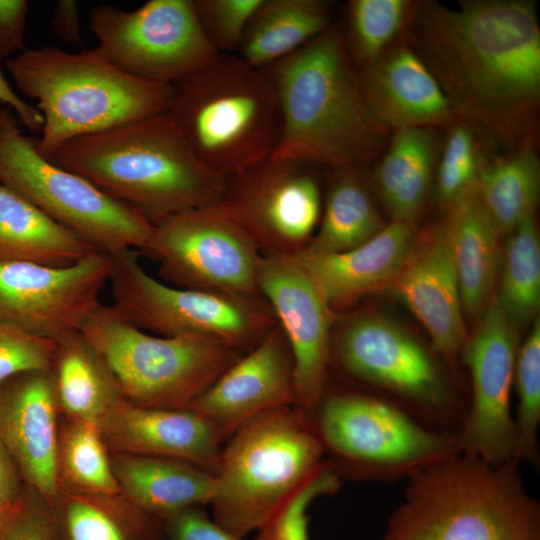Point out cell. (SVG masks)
<instances>
[{
  "label": "cell",
  "mask_w": 540,
  "mask_h": 540,
  "mask_svg": "<svg viewBox=\"0 0 540 540\" xmlns=\"http://www.w3.org/2000/svg\"><path fill=\"white\" fill-rule=\"evenodd\" d=\"M404 38L459 121L510 148L538 142L540 26L533 1H418Z\"/></svg>",
  "instance_id": "cell-1"
},
{
  "label": "cell",
  "mask_w": 540,
  "mask_h": 540,
  "mask_svg": "<svg viewBox=\"0 0 540 540\" xmlns=\"http://www.w3.org/2000/svg\"><path fill=\"white\" fill-rule=\"evenodd\" d=\"M264 70L275 87L281 118L271 158L334 169L361 167L383 154L391 130L363 97L340 25L332 23Z\"/></svg>",
  "instance_id": "cell-2"
},
{
  "label": "cell",
  "mask_w": 540,
  "mask_h": 540,
  "mask_svg": "<svg viewBox=\"0 0 540 540\" xmlns=\"http://www.w3.org/2000/svg\"><path fill=\"white\" fill-rule=\"evenodd\" d=\"M46 158L153 225L220 202L226 189V180L194 156L167 112L74 138Z\"/></svg>",
  "instance_id": "cell-3"
},
{
  "label": "cell",
  "mask_w": 540,
  "mask_h": 540,
  "mask_svg": "<svg viewBox=\"0 0 540 540\" xmlns=\"http://www.w3.org/2000/svg\"><path fill=\"white\" fill-rule=\"evenodd\" d=\"M520 463L460 452L418 471L379 540H540V503Z\"/></svg>",
  "instance_id": "cell-4"
},
{
  "label": "cell",
  "mask_w": 540,
  "mask_h": 540,
  "mask_svg": "<svg viewBox=\"0 0 540 540\" xmlns=\"http://www.w3.org/2000/svg\"><path fill=\"white\" fill-rule=\"evenodd\" d=\"M166 112L194 156L225 180L271 158L280 137L270 77L237 54H218L169 85Z\"/></svg>",
  "instance_id": "cell-5"
},
{
  "label": "cell",
  "mask_w": 540,
  "mask_h": 540,
  "mask_svg": "<svg viewBox=\"0 0 540 540\" xmlns=\"http://www.w3.org/2000/svg\"><path fill=\"white\" fill-rule=\"evenodd\" d=\"M18 89L44 118L36 148L48 157L77 137L167 111L169 86L131 76L96 48L25 50L5 62Z\"/></svg>",
  "instance_id": "cell-6"
},
{
  "label": "cell",
  "mask_w": 540,
  "mask_h": 540,
  "mask_svg": "<svg viewBox=\"0 0 540 540\" xmlns=\"http://www.w3.org/2000/svg\"><path fill=\"white\" fill-rule=\"evenodd\" d=\"M324 453L309 416L295 406L248 420L222 447L212 518L239 538L258 531L324 462Z\"/></svg>",
  "instance_id": "cell-7"
},
{
  "label": "cell",
  "mask_w": 540,
  "mask_h": 540,
  "mask_svg": "<svg viewBox=\"0 0 540 540\" xmlns=\"http://www.w3.org/2000/svg\"><path fill=\"white\" fill-rule=\"evenodd\" d=\"M80 331L114 372L124 398L156 409H188L241 356L200 335L155 336L100 304Z\"/></svg>",
  "instance_id": "cell-8"
},
{
  "label": "cell",
  "mask_w": 540,
  "mask_h": 540,
  "mask_svg": "<svg viewBox=\"0 0 540 540\" xmlns=\"http://www.w3.org/2000/svg\"><path fill=\"white\" fill-rule=\"evenodd\" d=\"M311 423L325 452L362 479L395 481L462 452L456 435L432 429L392 402L358 392L323 394Z\"/></svg>",
  "instance_id": "cell-9"
},
{
  "label": "cell",
  "mask_w": 540,
  "mask_h": 540,
  "mask_svg": "<svg viewBox=\"0 0 540 540\" xmlns=\"http://www.w3.org/2000/svg\"><path fill=\"white\" fill-rule=\"evenodd\" d=\"M18 119L0 109V183L99 253L142 250L154 225L138 210L43 157Z\"/></svg>",
  "instance_id": "cell-10"
},
{
  "label": "cell",
  "mask_w": 540,
  "mask_h": 540,
  "mask_svg": "<svg viewBox=\"0 0 540 540\" xmlns=\"http://www.w3.org/2000/svg\"><path fill=\"white\" fill-rule=\"evenodd\" d=\"M108 282L116 310L137 328L160 336H206L243 351L277 323L265 299L178 288L152 277L134 249L111 255Z\"/></svg>",
  "instance_id": "cell-11"
},
{
  "label": "cell",
  "mask_w": 540,
  "mask_h": 540,
  "mask_svg": "<svg viewBox=\"0 0 540 540\" xmlns=\"http://www.w3.org/2000/svg\"><path fill=\"white\" fill-rule=\"evenodd\" d=\"M335 352L351 377L393 395L422 424L457 436L466 409L431 351L402 327L381 316H355L340 329Z\"/></svg>",
  "instance_id": "cell-12"
},
{
  "label": "cell",
  "mask_w": 540,
  "mask_h": 540,
  "mask_svg": "<svg viewBox=\"0 0 540 540\" xmlns=\"http://www.w3.org/2000/svg\"><path fill=\"white\" fill-rule=\"evenodd\" d=\"M142 251L168 285L264 299L257 282L262 253L221 201L154 225Z\"/></svg>",
  "instance_id": "cell-13"
},
{
  "label": "cell",
  "mask_w": 540,
  "mask_h": 540,
  "mask_svg": "<svg viewBox=\"0 0 540 540\" xmlns=\"http://www.w3.org/2000/svg\"><path fill=\"white\" fill-rule=\"evenodd\" d=\"M97 50L136 78L169 86L219 53L205 36L193 0H150L133 11L102 4L89 12Z\"/></svg>",
  "instance_id": "cell-14"
},
{
  "label": "cell",
  "mask_w": 540,
  "mask_h": 540,
  "mask_svg": "<svg viewBox=\"0 0 540 540\" xmlns=\"http://www.w3.org/2000/svg\"><path fill=\"white\" fill-rule=\"evenodd\" d=\"M312 167L269 158L226 180L221 203L262 254L296 255L307 249L323 205Z\"/></svg>",
  "instance_id": "cell-15"
},
{
  "label": "cell",
  "mask_w": 540,
  "mask_h": 540,
  "mask_svg": "<svg viewBox=\"0 0 540 540\" xmlns=\"http://www.w3.org/2000/svg\"><path fill=\"white\" fill-rule=\"evenodd\" d=\"M518 331L493 296L460 352L472 390L457 438L462 452L493 464L518 460L510 403Z\"/></svg>",
  "instance_id": "cell-16"
},
{
  "label": "cell",
  "mask_w": 540,
  "mask_h": 540,
  "mask_svg": "<svg viewBox=\"0 0 540 540\" xmlns=\"http://www.w3.org/2000/svg\"><path fill=\"white\" fill-rule=\"evenodd\" d=\"M110 270L105 253L63 267L0 261V324L51 340L78 331L101 304Z\"/></svg>",
  "instance_id": "cell-17"
},
{
  "label": "cell",
  "mask_w": 540,
  "mask_h": 540,
  "mask_svg": "<svg viewBox=\"0 0 540 540\" xmlns=\"http://www.w3.org/2000/svg\"><path fill=\"white\" fill-rule=\"evenodd\" d=\"M257 282L292 352L296 407L310 414L325 393L333 310L296 255L262 254Z\"/></svg>",
  "instance_id": "cell-18"
},
{
  "label": "cell",
  "mask_w": 540,
  "mask_h": 540,
  "mask_svg": "<svg viewBox=\"0 0 540 540\" xmlns=\"http://www.w3.org/2000/svg\"><path fill=\"white\" fill-rule=\"evenodd\" d=\"M286 406L296 407L294 361L276 323L188 409L211 420L227 439L248 420Z\"/></svg>",
  "instance_id": "cell-19"
},
{
  "label": "cell",
  "mask_w": 540,
  "mask_h": 540,
  "mask_svg": "<svg viewBox=\"0 0 540 540\" xmlns=\"http://www.w3.org/2000/svg\"><path fill=\"white\" fill-rule=\"evenodd\" d=\"M59 418L52 369L27 371L0 382V437L25 484L47 504L59 489Z\"/></svg>",
  "instance_id": "cell-20"
},
{
  "label": "cell",
  "mask_w": 540,
  "mask_h": 540,
  "mask_svg": "<svg viewBox=\"0 0 540 540\" xmlns=\"http://www.w3.org/2000/svg\"><path fill=\"white\" fill-rule=\"evenodd\" d=\"M98 427L110 453L180 460L214 474L226 440L211 420L194 410L145 408L126 399Z\"/></svg>",
  "instance_id": "cell-21"
},
{
  "label": "cell",
  "mask_w": 540,
  "mask_h": 540,
  "mask_svg": "<svg viewBox=\"0 0 540 540\" xmlns=\"http://www.w3.org/2000/svg\"><path fill=\"white\" fill-rule=\"evenodd\" d=\"M363 97L374 116L397 128H448L459 121L438 81L404 36L358 70Z\"/></svg>",
  "instance_id": "cell-22"
},
{
  "label": "cell",
  "mask_w": 540,
  "mask_h": 540,
  "mask_svg": "<svg viewBox=\"0 0 540 540\" xmlns=\"http://www.w3.org/2000/svg\"><path fill=\"white\" fill-rule=\"evenodd\" d=\"M392 287L426 329L434 351L454 363L467 336L458 278L442 225L418 238Z\"/></svg>",
  "instance_id": "cell-23"
},
{
  "label": "cell",
  "mask_w": 540,
  "mask_h": 540,
  "mask_svg": "<svg viewBox=\"0 0 540 540\" xmlns=\"http://www.w3.org/2000/svg\"><path fill=\"white\" fill-rule=\"evenodd\" d=\"M418 238L413 224L392 221L351 250L337 254L302 251L296 256L334 311L392 286Z\"/></svg>",
  "instance_id": "cell-24"
},
{
  "label": "cell",
  "mask_w": 540,
  "mask_h": 540,
  "mask_svg": "<svg viewBox=\"0 0 540 540\" xmlns=\"http://www.w3.org/2000/svg\"><path fill=\"white\" fill-rule=\"evenodd\" d=\"M455 266L462 307L479 317L493 298L501 263L500 237L476 184L447 207L442 225Z\"/></svg>",
  "instance_id": "cell-25"
},
{
  "label": "cell",
  "mask_w": 540,
  "mask_h": 540,
  "mask_svg": "<svg viewBox=\"0 0 540 540\" xmlns=\"http://www.w3.org/2000/svg\"><path fill=\"white\" fill-rule=\"evenodd\" d=\"M121 493L162 523L180 511L210 504L215 474L180 460L110 453Z\"/></svg>",
  "instance_id": "cell-26"
},
{
  "label": "cell",
  "mask_w": 540,
  "mask_h": 540,
  "mask_svg": "<svg viewBox=\"0 0 540 540\" xmlns=\"http://www.w3.org/2000/svg\"><path fill=\"white\" fill-rule=\"evenodd\" d=\"M438 132L412 127L391 131L368 183L392 221L414 224L420 216L442 145Z\"/></svg>",
  "instance_id": "cell-27"
},
{
  "label": "cell",
  "mask_w": 540,
  "mask_h": 540,
  "mask_svg": "<svg viewBox=\"0 0 540 540\" xmlns=\"http://www.w3.org/2000/svg\"><path fill=\"white\" fill-rule=\"evenodd\" d=\"M51 369L63 418L98 426L125 399L111 367L80 330L56 340Z\"/></svg>",
  "instance_id": "cell-28"
},
{
  "label": "cell",
  "mask_w": 540,
  "mask_h": 540,
  "mask_svg": "<svg viewBox=\"0 0 540 540\" xmlns=\"http://www.w3.org/2000/svg\"><path fill=\"white\" fill-rule=\"evenodd\" d=\"M61 540H162L163 523L122 493L101 494L59 486L47 504Z\"/></svg>",
  "instance_id": "cell-29"
},
{
  "label": "cell",
  "mask_w": 540,
  "mask_h": 540,
  "mask_svg": "<svg viewBox=\"0 0 540 540\" xmlns=\"http://www.w3.org/2000/svg\"><path fill=\"white\" fill-rule=\"evenodd\" d=\"M93 253L99 252L0 183V261L63 267Z\"/></svg>",
  "instance_id": "cell-30"
},
{
  "label": "cell",
  "mask_w": 540,
  "mask_h": 540,
  "mask_svg": "<svg viewBox=\"0 0 540 540\" xmlns=\"http://www.w3.org/2000/svg\"><path fill=\"white\" fill-rule=\"evenodd\" d=\"M323 0H262L246 28L237 55L259 69L288 57L332 24Z\"/></svg>",
  "instance_id": "cell-31"
},
{
  "label": "cell",
  "mask_w": 540,
  "mask_h": 540,
  "mask_svg": "<svg viewBox=\"0 0 540 540\" xmlns=\"http://www.w3.org/2000/svg\"><path fill=\"white\" fill-rule=\"evenodd\" d=\"M317 230L306 250L337 254L358 247L386 225L360 167L333 169Z\"/></svg>",
  "instance_id": "cell-32"
},
{
  "label": "cell",
  "mask_w": 540,
  "mask_h": 540,
  "mask_svg": "<svg viewBox=\"0 0 540 540\" xmlns=\"http://www.w3.org/2000/svg\"><path fill=\"white\" fill-rule=\"evenodd\" d=\"M504 155H483L476 187L502 236L535 215L540 193L537 142H526Z\"/></svg>",
  "instance_id": "cell-33"
},
{
  "label": "cell",
  "mask_w": 540,
  "mask_h": 540,
  "mask_svg": "<svg viewBox=\"0 0 540 540\" xmlns=\"http://www.w3.org/2000/svg\"><path fill=\"white\" fill-rule=\"evenodd\" d=\"M57 470L59 486L90 493H121L110 452L94 423L60 416Z\"/></svg>",
  "instance_id": "cell-34"
},
{
  "label": "cell",
  "mask_w": 540,
  "mask_h": 540,
  "mask_svg": "<svg viewBox=\"0 0 540 540\" xmlns=\"http://www.w3.org/2000/svg\"><path fill=\"white\" fill-rule=\"evenodd\" d=\"M507 236L499 291L494 297L519 329L536 318L540 305V242L535 215Z\"/></svg>",
  "instance_id": "cell-35"
},
{
  "label": "cell",
  "mask_w": 540,
  "mask_h": 540,
  "mask_svg": "<svg viewBox=\"0 0 540 540\" xmlns=\"http://www.w3.org/2000/svg\"><path fill=\"white\" fill-rule=\"evenodd\" d=\"M418 1L350 0L343 38L358 70L369 65L403 38Z\"/></svg>",
  "instance_id": "cell-36"
},
{
  "label": "cell",
  "mask_w": 540,
  "mask_h": 540,
  "mask_svg": "<svg viewBox=\"0 0 540 540\" xmlns=\"http://www.w3.org/2000/svg\"><path fill=\"white\" fill-rule=\"evenodd\" d=\"M517 394L514 415L516 458L535 468L540 465L538 430L540 425V320L535 318L526 339L520 344L514 368Z\"/></svg>",
  "instance_id": "cell-37"
},
{
  "label": "cell",
  "mask_w": 540,
  "mask_h": 540,
  "mask_svg": "<svg viewBox=\"0 0 540 540\" xmlns=\"http://www.w3.org/2000/svg\"><path fill=\"white\" fill-rule=\"evenodd\" d=\"M446 129L436 165L435 184L437 198L447 208L476 184L483 154L478 133L472 127L457 121Z\"/></svg>",
  "instance_id": "cell-38"
},
{
  "label": "cell",
  "mask_w": 540,
  "mask_h": 540,
  "mask_svg": "<svg viewBox=\"0 0 540 540\" xmlns=\"http://www.w3.org/2000/svg\"><path fill=\"white\" fill-rule=\"evenodd\" d=\"M340 486V475L324 461L257 531L255 540H309L308 508L317 498L334 494Z\"/></svg>",
  "instance_id": "cell-39"
},
{
  "label": "cell",
  "mask_w": 540,
  "mask_h": 540,
  "mask_svg": "<svg viewBox=\"0 0 540 540\" xmlns=\"http://www.w3.org/2000/svg\"><path fill=\"white\" fill-rule=\"evenodd\" d=\"M262 0H193L196 16L219 54H237L249 21Z\"/></svg>",
  "instance_id": "cell-40"
},
{
  "label": "cell",
  "mask_w": 540,
  "mask_h": 540,
  "mask_svg": "<svg viewBox=\"0 0 540 540\" xmlns=\"http://www.w3.org/2000/svg\"><path fill=\"white\" fill-rule=\"evenodd\" d=\"M56 340L0 324V382L27 371L52 368Z\"/></svg>",
  "instance_id": "cell-41"
},
{
  "label": "cell",
  "mask_w": 540,
  "mask_h": 540,
  "mask_svg": "<svg viewBox=\"0 0 540 540\" xmlns=\"http://www.w3.org/2000/svg\"><path fill=\"white\" fill-rule=\"evenodd\" d=\"M0 540H61L47 503L27 485L0 522Z\"/></svg>",
  "instance_id": "cell-42"
},
{
  "label": "cell",
  "mask_w": 540,
  "mask_h": 540,
  "mask_svg": "<svg viewBox=\"0 0 540 540\" xmlns=\"http://www.w3.org/2000/svg\"><path fill=\"white\" fill-rule=\"evenodd\" d=\"M166 540H243L232 534L202 507H191L171 516L163 522Z\"/></svg>",
  "instance_id": "cell-43"
},
{
  "label": "cell",
  "mask_w": 540,
  "mask_h": 540,
  "mask_svg": "<svg viewBox=\"0 0 540 540\" xmlns=\"http://www.w3.org/2000/svg\"><path fill=\"white\" fill-rule=\"evenodd\" d=\"M29 10L26 0H0V63L25 51L24 32Z\"/></svg>",
  "instance_id": "cell-44"
},
{
  "label": "cell",
  "mask_w": 540,
  "mask_h": 540,
  "mask_svg": "<svg viewBox=\"0 0 540 540\" xmlns=\"http://www.w3.org/2000/svg\"><path fill=\"white\" fill-rule=\"evenodd\" d=\"M51 26L59 39L85 49L80 29V10L77 1H58L52 13Z\"/></svg>",
  "instance_id": "cell-45"
},
{
  "label": "cell",
  "mask_w": 540,
  "mask_h": 540,
  "mask_svg": "<svg viewBox=\"0 0 540 540\" xmlns=\"http://www.w3.org/2000/svg\"><path fill=\"white\" fill-rule=\"evenodd\" d=\"M25 486L15 459L0 437V506L15 504L23 495Z\"/></svg>",
  "instance_id": "cell-46"
},
{
  "label": "cell",
  "mask_w": 540,
  "mask_h": 540,
  "mask_svg": "<svg viewBox=\"0 0 540 540\" xmlns=\"http://www.w3.org/2000/svg\"><path fill=\"white\" fill-rule=\"evenodd\" d=\"M0 103L8 105L16 113L18 120L33 133H41L44 118L38 108L22 100L11 88L0 69Z\"/></svg>",
  "instance_id": "cell-47"
},
{
  "label": "cell",
  "mask_w": 540,
  "mask_h": 540,
  "mask_svg": "<svg viewBox=\"0 0 540 540\" xmlns=\"http://www.w3.org/2000/svg\"><path fill=\"white\" fill-rule=\"evenodd\" d=\"M11 506L12 505H10V506H0V522L3 519V517L5 516V514L8 512V510L11 508Z\"/></svg>",
  "instance_id": "cell-48"
}]
</instances>
